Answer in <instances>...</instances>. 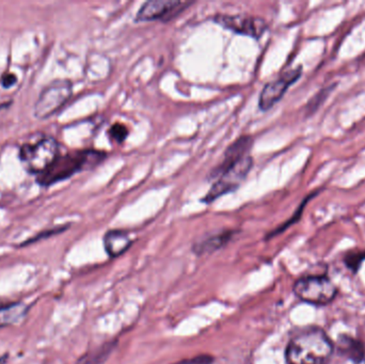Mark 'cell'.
Instances as JSON below:
<instances>
[{"label":"cell","mask_w":365,"mask_h":364,"mask_svg":"<svg viewBox=\"0 0 365 364\" xmlns=\"http://www.w3.org/2000/svg\"><path fill=\"white\" fill-rule=\"evenodd\" d=\"M59 145L51 137L41 139L34 145H25L21 149V162L30 172L43 173L58 157Z\"/></svg>","instance_id":"cell-5"},{"label":"cell","mask_w":365,"mask_h":364,"mask_svg":"<svg viewBox=\"0 0 365 364\" xmlns=\"http://www.w3.org/2000/svg\"><path fill=\"white\" fill-rule=\"evenodd\" d=\"M252 166L253 158L250 155H247L230 166L229 168L225 169L212 184L210 192L202 199V202L210 204L222 197L223 194L237 189L250 172Z\"/></svg>","instance_id":"cell-4"},{"label":"cell","mask_w":365,"mask_h":364,"mask_svg":"<svg viewBox=\"0 0 365 364\" xmlns=\"http://www.w3.org/2000/svg\"><path fill=\"white\" fill-rule=\"evenodd\" d=\"M214 357L210 355H199L193 358L185 359L175 364H212L214 363Z\"/></svg>","instance_id":"cell-20"},{"label":"cell","mask_w":365,"mask_h":364,"mask_svg":"<svg viewBox=\"0 0 365 364\" xmlns=\"http://www.w3.org/2000/svg\"><path fill=\"white\" fill-rule=\"evenodd\" d=\"M128 132H128V128L125 125L121 123H115L111 126L108 134L111 140L117 143H123L126 138H128Z\"/></svg>","instance_id":"cell-19"},{"label":"cell","mask_w":365,"mask_h":364,"mask_svg":"<svg viewBox=\"0 0 365 364\" xmlns=\"http://www.w3.org/2000/svg\"><path fill=\"white\" fill-rule=\"evenodd\" d=\"M212 21L234 33L257 40L263 36L268 28L265 19L247 14H217Z\"/></svg>","instance_id":"cell-7"},{"label":"cell","mask_w":365,"mask_h":364,"mask_svg":"<svg viewBox=\"0 0 365 364\" xmlns=\"http://www.w3.org/2000/svg\"><path fill=\"white\" fill-rule=\"evenodd\" d=\"M253 139L250 136H242L232 143L227 150H225V155H223L222 160H221L220 164L218 166L215 167L212 169L210 175L208 177L216 181L218 179L219 175L229 168L232 165L237 162L238 160L244 158L245 156L249 155V152L252 149Z\"/></svg>","instance_id":"cell-10"},{"label":"cell","mask_w":365,"mask_h":364,"mask_svg":"<svg viewBox=\"0 0 365 364\" xmlns=\"http://www.w3.org/2000/svg\"><path fill=\"white\" fill-rule=\"evenodd\" d=\"M133 239L130 233L123 230H110L105 234V250L111 258H118L130 249Z\"/></svg>","instance_id":"cell-12"},{"label":"cell","mask_w":365,"mask_h":364,"mask_svg":"<svg viewBox=\"0 0 365 364\" xmlns=\"http://www.w3.org/2000/svg\"><path fill=\"white\" fill-rule=\"evenodd\" d=\"M302 66L287 71L278 78L268 83L262 90L259 98V107L262 111L272 109L287 93L289 88L302 77Z\"/></svg>","instance_id":"cell-9"},{"label":"cell","mask_w":365,"mask_h":364,"mask_svg":"<svg viewBox=\"0 0 365 364\" xmlns=\"http://www.w3.org/2000/svg\"><path fill=\"white\" fill-rule=\"evenodd\" d=\"M73 85L70 80L58 79L43 89L34 106V115L45 120L59 110L72 95Z\"/></svg>","instance_id":"cell-6"},{"label":"cell","mask_w":365,"mask_h":364,"mask_svg":"<svg viewBox=\"0 0 365 364\" xmlns=\"http://www.w3.org/2000/svg\"><path fill=\"white\" fill-rule=\"evenodd\" d=\"M334 344L324 329L308 327L292 337L285 350L287 364H329Z\"/></svg>","instance_id":"cell-1"},{"label":"cell","mask_w":365,"mask_h":364,"mask_svg":"<svg viewBox=\"0 0 365 364\" xmlns=\"http://www.w3.org/2000/svg\"><path fill=\"white\" fill-rule=\"evenodd\" d=\"M28 313V306L23 303L0 306V328L19 324Z\"/></svg>","instance_id":"cell-14"},{"label":"cell","mask_w":365,"mask_h":364,"mask_svg":"<svg viewBox=\"0 0 365 364\" xmlns=\"http://www.w3.org/2000/svg\"><path fill=\"white\" fill-rule=\"evenodd\" d=\"M322 192V189L317 190V192H313L312 194H309V196H307L306 198L302 200V202L300 203L299 207H298V209H296L295 213H294V215L292 216L291 218H289V220H287V222H284V224H281L280 227H278V228L276 229V230L272 231V233H269V235H267V239H272V237L277 236V235L281 234V233L284 232L287 229H289V227L293 226V224H297L298 222H299L300 218H302V213H304V207H306V205L308 204L309 201L312 200L314 197H317V194H319V192Z\"/></svg>","instance_id":"cell-16"},{"label":"cell","mask_w":365,"mask_h":364,"mask_svg":"<svg viewBox=\"0 0 365 364\" xmlns=\"http://www.w3.org/2000/svg\"><path fill=\"white\" fill-rule=\"evenodd\" d=\"M336 85L334 83V85H328V87L324 88L321 91L317 92V93L311 98L308 105H307V113H308V115H312V113H317V109L327 100L328 96L336 89Z\"/></svg>","instance_id":"cell-18"},{"label":"cell","mask_w":365,"mask_h":364,"mask_svg":"<svg viewBox=\"0 0 365 364\" xmlns=\"http://www.w3.org/2000/svg\"><path fill=\"white\" fill-rule=\"evenodd\" d=\"M115 348V342H109V343L104 344L96 350L83 355L77 360L76 364H103L109 358Z\"/></svg>","instance_id":"cell-15"},{"label":"cell","mask_w":365,"mask_h":364,"mask_svg":"<svg viewBox=\"0 0 365 364\" xmlns=\"http://www.w3.org/2000/svg\"><path fill=\"white\" fill-rule=\"evenodd\" d=\"M16 76L14 74H6L2 77V85L4 88H10L16 83Z\"/></svg>","instance_id":"cell-22"},{"label":"cell","mask_w":365,"mask_h":364,"mask_svg":"<svg viewBox=\"0 0 365 364\" xmlns=\"http://www.w3.org/2000/svg\"><path fill=\"white\" fill-rule=\"evenodd\" d=\"M193 2L180 0H149L136 14V21H169L181 14Z\"/></svg>","instance_id":"cell-8"},{"label":"cell","mask_w":365,"mask_h":364,"mask_svg":"<svg viewBox=\"0 0 365 364\" xmlns=\"http://www.w3.org/2000/svg\"><path fill=\"white\" fill-rule=\"evenodd\" d=\"M66 227H62V228L53 229V230L46 231V232L40 233V234L36 235L34 239H29V241H26V244H23L24 246L28 245V244L34 243V241H40V239H44V237L53 236V235L58 234V233L63 232L66 230Z\"/></svg>","instance_id":"cell-21"},{"label":"cell","mask_w":365,"mask_h":364,"mask_svg":"<svg viewBox=\"0 0 365 364\" xmlns=\"http://www.w3.org/2000/svg\"><path fill=\"white\" fill-rule=\"evenodd\" d=\"M104 152L86 150L76 153L58 156L47 170L41 173L38 182L42 186H51L58 182L70 179L76 173L94 168L106 158Z\"/></svg>","instance_id":"cell-2"},{"label":"cell","mask_w":365,"mask_h":364,"mask_svg":"<svg viewBox=\"0 0 365 364\" xmlns=\"http://www.w3.org/2000/svg\"><path fill=\"white\" fill-rule=\"evenodd\" d=\"M334 350H336L340 356L349 359L355 364H361L365 361L364 343L361 340L354 338L353 336L346 335V333L339 336Z\"/></svg>","instance_id":"cell-11"},{"label":"cell","mask_w":365,"mask_h":364,"mask_svg":"<svg viewBox=\"0 0 365 364\" xmlns=\"http://www.w3.org/2000/svg\"><path fill=\"white\" fill-rule=\"evenodd\" d=\"M365 262V250H349L344 254L343 263L349 271L357 274Z\"/></svg>","instance_id":"cell-17"},{"label":"cell","mask_w":365,"mask_h":364,"mask_svg":"<svg viewBox=\"0 0 365 364\" xmlns=\"http://www.w3.org/2000/svg\"><path fill=\"white\" fill-rule=\"evenodd\" d=\"M235 235V231L227 230L223 232L217 233V234L210 235L204 237L201 241H197L193 245L192 251L197 256H204V254H214L217 250L225 247Z\"/></svg>","instance_id":"cell-13"},{"label":"cell","mask_w":365,"mask_h":364,"mask_svg":"<svg viewBox=\"0 0 365 364\" xmlns=\"http://www.w3.org/2000/svg\"><path fill=\"white\" fill-rule=\"evenodd\" d=\"M296 296L309 305L328 306L338 296V288L326 275L306 276L293 286Z\"/></svg>","instance_id":"cell-3"}]
</instances>
